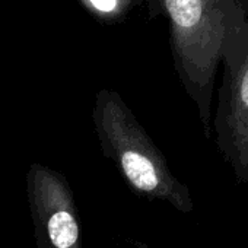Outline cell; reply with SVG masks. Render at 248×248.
<instances>
[{
  "instance_id": "cell-1",
  "label": "cell",
  "mask_w": 248,
  "mask_h": 248,
  "mask_svg": "<svg viewBox=\"0 0 248 248\" xmlns=\"http://www.w3.org/2000/svg\"><path fill=\"white\" fill-rule=\"evenodd\" d=\"M93 123L104 155L117 165L138 196L167 202L183 213L193 212L188 187L174 177L165 156L115 92H98Z\"/></svg>"
},
{
  "instance_id": "cell-2",
  "label": "cell",
  "mask_w": 248,
  "mask_h": 248,
  "mask_svg": "<svg viewBox=\"0 0 248 248\" xmlns=\"http://www.w3.org/2000/svg\"><path fill=\"white\" fill-rule=\"evenodd\" d=\"M172 25L180 70L194 83L215 73L223 40L220 0H162Z\"/></svg>"
},
{
  "instance_id": "cell-3",
  "label": "cell",
  "mask_w": 248,
  "mask_h": 248,
  "mask_svg": "<svg viewBox=\"0 0 248 248\" xmlns=\"http://www.w3.org/2000/svg\"><path fill=\"white\" fill-rule=\"evenodd\" d=\"M27 199L38 248H82L73 190L63 174L34 162L27 171Z\"/></svg>"
},
{
  "instance_id": "cell-4",
  "label": "cell",
  "mask_w": 248,
  "mask_h": 248,
  "mask_svg": "<svg viewBox=\"0 0 248 248\" xmlns=\"http://www.w3.org/2000/svg\"><path fill=\"white\" fill-rule=\"evenodd\" d=\"M226 156L236 177L248 181V56L239 66L231 83L229 108L226 114Z\"/></svg>"
},
{
  "instance_id": "cell-5",
  "label": "cell",
  "mask_w": 248,
  "mask_h": 248,
  "mask_svg": "<svg viewBox=\"0 0 248 248\" xmlns=\"http://www.w3.org/2000/svg\"><path fill=\"white\" fill-rule=\"evenodd\" d=\"M79 2L92 15L102 19H112L126 12L132 0H79Z\"/></svg>"
}]
</instances>
